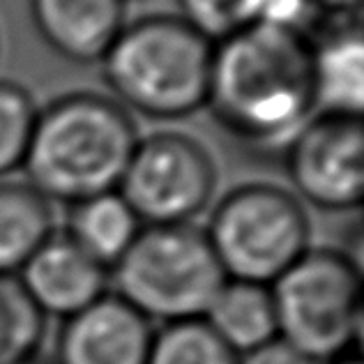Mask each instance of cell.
I'll return each mask as SVG.
<instances>
[{
	"label": "cell",
	"instance_id": "obj_1",
	"mask_svg": "<svg viewBox=\"0 0 364 364\" xmlns=\"http://www.w3.org/2000/svg\"><path fill=\"white\" fill-rule=\"evenodd\" d=\"M205 107L237 143L284 155L316 113L306 37L247 26L217 42Z\"/></svg>",
	"mask_w": 364,
	"mask_h": 364
},
{
	"label": "cell",
	"instance_id": "obj_2",
	"mask_svg": "<svg viewBox=\"0 0 364 364\" xmlns=\"http://www.w3.org/2000/svg\"><path fill=\"white\" fill-rule=\"evenodd\" d=\"M129 111L102 92H67L40 109L23 171L28 185L67 208L118 191L139 143Z\"/></svg>",
	"mask_w": 364,
	"mask_h": 364
},
{
	"label": "cell",
	"instance_id": "obj_3",
	"mask_svg": "<svg viewBox=\"0 0 364 364\" xmlns=\"http://www.w3.org/2000/svg\"><path fill=\"white\" fill-rule=\"evenodd\" d=\"M213 42L180 16L127 21L100 60L111 100L152 120H180L205 107Z\"/></svg>",
	"mask_w": 364,
	"mask_h": 364
},
{
	"label": "cell",
	"instance_id": "obj_4",
	"mask_svg": "<svg viewBox=\"0 0 364 364\" xmlns=\"http://www.w3.org/2000/svg\"><path fill=\"white\" fill-rule=\"evenodd\" d=\"M226 277L205 231L194 224L143 226L109 270V289L161 325L200 321Z\"/></svg>",
	"mask_w": 364,
	"mask_h": 364
},
{
	"label": "cell",
	"instance_id": "obj_5",
	"mask_svg": "<svg viewBox=\"0 0 364 364\" xmlns=\"http://www.w3.org/2000/svg\"><path fill=\"white\" fill-rule=\"evenodd\" d=\"M279 337L316 364L358 353L362 337L360 265L337 249L306 252L270 284Z\"/></svg>",
	"mask_w": 364,
	"mask_h": 364
},
{
	"label": "cell",
	"instance_id": "obj_6",
	"mask_svg": "<svg viewBox=\"0 0 364 364\" xmlns=\"http://www.w3.org/2000/svg\"><path fill=\"white\" fill-rule=\"evenodd\" d=\"M203 231L226 279L270 286L309 249L311 224L293 191L247 182L219 200Z\"/></svg>",
	"mask_w": 364,
	"mask_h": 364
},
{
	"label": "cell",
	"instance_id": "obj_7",
	"mask_svg": "<svg viewBox=\"0 0 364 364\" xmlns=\"http://www.w3.org/2000/svg\"><path fill=\"white\" fill-rule=\"evenodd\" d=\"M217 166L187 134L157 132L139 139L118 185L143 226L194 224L213 203Z\"/></svg>",
	"mask_w": 364,
	"mask_h": 364
},
{
	"label": "cell",
	"instance_id": "obj_8",
	"mask_svg": "<svg viewBox=\"0 0 364 364\" xmlns=\"http://www.w3.org/2000/svg\"><path fill=\"white\" fill-rule=\"evenodd\" d=\"M293 196L318 210L348 213L364 196L362 118L314 113L284 150Z\"/></svg>",
	"mask_w": 364,
	"mask_h": 364
},
{
	"label": "cell",
	"instance_id": "obj_9",
	"mask_svg": "<svg viewBox=\"0 0 364 364\" xmlns=\"http://www.w3.org/2000/svg\"><path fill=\"white\" fill-rule=\"evenodd\" d=\"M152 323L111 291L88 309L63 321L55 364H146Z\"/></svg>",
	"mask_w": 364,
	"mask_h": 364
},
{
	"label": "cell",
	"instance_id": "obj_10",
	"mask_svg": "<svg viewBox=\"0 0 364 364\" xmlns=\"http://www.w3.org/2000/svg\"><path fill=\"white\" fill-rule=\"evenodd\" d=\"M44 316L72 318L109 293V270L55 231L16 274Z\"/></svg>",
	"mask_w": 364,
	"mask_h": 364
},
{
	"label": "cell",
	"instance_id": "obj_11",
	"mask_svg": "<svg viewBox=\"0 0 364 364\" xmlns=\"http://www.w3.org/2000/svg\"><path fill=\"white\" fill-rule=\"evenodd\" d=\"M306 42L316 113L362 118L364 40L360 14L323 16Z\"/></svg>",
	"mask_w": 364,
	"mask_h": 364
},
{
	"label": "cell",
	"instance_id": "obj_12",
	"mask_svg": "<svg viewBox=\"0 0 364 364\" xmlns=\"http://www.w3.org/2000/svg\"><path fill=\"white\" fill-rule=\"evenodd\" d=\"M37 35L60 58L100 63L127 23V0H28Z\"/></svg>",
	"mask_w": 364,
	"mask_h": 364
},
{
	"label": "cell",
	"instance_id": "obj_13",
	"mask_svg": "<svg viewBox=\"0 0 364 364\" xmlns=\"http://www.w3.org/2000/svg\"><path fill=\"white\" fill-rule=\"evenodd\" d=\"M203 321L237 358L279 337L270 286L226 279Z\"/></svg>",
	"mask_w": 364,
	"mask_h": 364
},
{
	"label": "cell",
	"instance_id": "obj_14",
	"mask_svg": "<svg viewBox=\"0 0 364 364\" xmlns=\"http://www.w3.org/2000/svg\"><path fill=\"white\" fill-rule=\"evenodd\" d=\"M53 233L49 200L28 182L0 180V277H16Z\"/></svg>",
	"mask_w": 364,
	"mask_h": 364
},
{
	"label": "cell",
	"instance_id": "obj_15",
	"mask_svg": "<svg viewBox=\"0 0 364 364\" xmlns=\"http://www.w3.org/2000/svg\"><path fill=\"white\" fill-rule=\"evenodd\" d=\"M143 224L118 191L85 198L70 205L65 235L76 242L92 261L107 270L116 265L132 247Z\"/></svg>",
	"mask_w": 364,
	"mask_h": 364
},
{
	"label": "cell",
	"instance_id": "obj_16",
	"mask_svg": "<svg viewBox=\"0 0 364 364\" xmlns=\"http://www.w3.org/2000/svg\"><path fill=\"white\" fill-rule=\"evenodd\" d=\"M46 337V316L16 277H0V364L33 360Z\"/></svg>",
	"mask_w": 364,
	"mask_h": 364
},
{
	"label": "cell",
	"instance_id": "obj_17",
	"mask_svg": "<svg viewBox=\"0 0 364 364\" xmlns=\"http://www.w3.org/2000/svg\"><path fill=\"white\" fill-rule=\"evenodd\" d=\"M146 364H240V358L200 318L155 330Z\"/></svg>",
	"mask_w": 364,
	"mask_h": 364
},
{
	"label": "cell",
	"instance_id": "obj_18",
	"mask_svg": "<svg viewBox=\"0 0 364 364\" xmlns=\"http://www.w3.org/2000/svg\"><path fill=\"white\" fill-rule=\"evenodd\" d=\"M40 107L23 85L0 79V180L23 168Z\"/></svg>",
	"mask_w": 364,
	"mask_h": 364
},
{
	"label": "cell",
	"instance_id": "obj_19",
	"mask_svg": "<svg viewBox=\"0 0 364 364\" xmlns=\"http://www.w3.org/2000/svg\"><path fill=\"white\" fill-rule=\"evenodd\" d=\"M180 18L208 42H222L254 23V0H178Z\"/></svg>",
	"mask_w": 364,
	"mask_h": 364
},
{
	"label": "cell",
	"instance_id": "obj_20",
	"mask_svg": "<svg viewBox=\"0 0 364 364\" xmlns=\"http://www.w3.org/2000/svg\"><path fill=\"white\" fill-rule=\"evenodd\" d=\"M323 12L316 0H254V23L309 37Z\"/></svg>",
	"mask_w": 364,
	"mask_h": 364
},
{
	"label": "cell",
	"instance_id": "obj_21",
	"mask_svg": "<svg viewBox=\"0 0 364 364\" xmlns=\"http://www.w3.org/2000/svg\"><path fill=\"white\" fill-rule=\"evenodd\" d=\"M240 364H316L282 337L267 341L265 346L256 348L240 358Z\"/></svg>",
	"mask_w": 364,
	"mask_h": 364
},
{
	"label": "cell",
	"instance_id": "obj_22",
	"mask_svg": "<svg viewBox=\"0 0 364 364\" xmlns=\"http://www.w3.org/2000/svg\"><path fill=\"white\" fill-rule=\"evenodd\" d=\"M323 16H350L360 14L362 0H316Z\"/></svg>",
	"mask_w": 364,
	"mask_h": 364
},
{
	"label": "cell",
	"instance_id": "obj_23",
	"mask_svg": "<svg viewBox=\"0 0 364 364\" xmlns=\"http://www.w3.org/2000/svg\"><path fill=\"white\" fill-rule=\"evenodd\" d=\"M328 364H362V358L358 353H353V355H346V358H339V360H332Z\"/></svg>",
	"mask_w": 364,
	"mask_h": 364
},
{
	"label": "cell",
	"instance_id": "obj_24",
	"mask_svg": "<svg viewBox=\"0 0 364 364\" xmlns=\"http://www.w3.org/2000/svg\"><path fill=\"white\" fill-rule=\"evenodd\" d=\"M9 364H44V362H40L37 358H33V360H21V362H9Z\"/></svg>",
	"mask_w": 364,
	"mask_h": 364
}]
</instances>
